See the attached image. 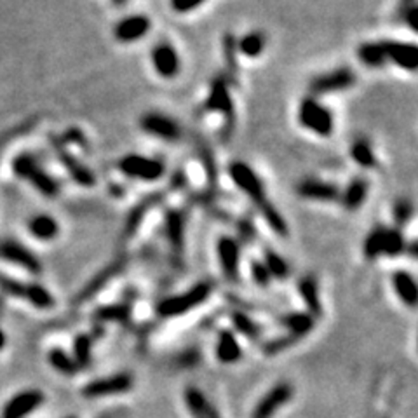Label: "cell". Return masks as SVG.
Listing matches in <instances>:
<instances>
[{"mask_svg": "<svg viewBox=\"0 0 418 418\" xmlns=\"http://www.w3.org/2000/svg\"><path fill=\"white\" fill-rule=\"evenodd\" d=\"M228 174H231L232 181L235 183V187L241 188L249 201L256 206L258 213L262 215L263 220L267 221V225L270 227V231L276 232L281 237L287 235V224L284 220L283 215L279 213V209H276V206L269 201L267 197V190L263 187V181L260 180L258 174L255 173L249 164L242 162V160H234L228 166Z\"/></svg>", "mask_w": 418, "mask_h": 418, "instance_id": "obj_1", "label": "cell"}, {"mask_svg": "<svg viewBox=\"0 0 418 418\" xmlns=\"http://www.w3.org/2000/svg\"><path fill=\"white\" fill-rule=\"evenodd\" d=\"M406 251V239L396 227H375L365 239L362 253L368 260L378 256H397Z\"/></svg>", "mask_w": 418, "mask_h": 418, "instance_id": "obj_2", "label": "cell"}, {"mask_svg": "<svg viewBox=\"0 0 418 418\" xmlns=\"http://www.w3.org/2000/svg\"><path fill=\"white\" fill-rule=\"evenodd\" d=\"M298 122L303 129L317 136H331L335 131V119L330 108L314 96H305L298 107Z\"/></svg>", "mask_w": 418, "mask_h": 418, "instance_id": "obj_3", "label": "cell"}, {"mask_svg": "<svg viewBox=\"0 0 418 418\" xmlns=\"http://www.w3.org/2000/svg\"><path fill=\"white\" fill-rule=\"evenodd\" d=\"M12 171H15L19 178L28 181L35 190H39L40 194L46 195V197L53 199L58 197V194H60V183H58L46 169L40 167V164L37 162L35 157L28 156V153H23V156L16 157L15 162H12Z\"/></svg>", "mask_w": 418, "mask_h": 418, "instance_id": "obj_4", "label": "cell"}, {"mask_svg": "<svg viewBox=\"0 0 418 418\" xmlns=\"http://www.w3.org/2000/svg\"><path fill=\"white\" fill-rule=\"evenodd\" d=\"M213 286L209 283H199L187 290L185 293L176 294V296L164 298L159 305H157V314L160 317H174L187 314V312L194 310L199 305L204 303L209 296H211Z\"/></svg>", "mask_w": 418, "mask_h": 418, "instance_id": "obj_5", "label": "cell"}, {"mask_svg": "<svg viewBox=\"0 0 418 418\" xmlns=\"http://www.w3.org/2000/svg\"><path fill=\"white\" fill-rule=\"evenodd\" d=\"M204 108L208 112H217V114H220L221 117H224L225 121L224 136L225 138H228L235 124V107H234V101H232L228 81L224 77V75H220V77H217L213 82H211V89H209V94L208 98H206Z\"/></svg>", "mask_w": 418, "mask_h": 418, "instance_id": "obj_6", "label": "cell"}, {"mask_svg": "<svg viewBox=\"0 0 418 418\" xmlns=\"http://www.w3.org/2000/svg\"><path fill=\"white\" fill-rule=\"evenodd\" d=\"M0 290L6 294L22 298V300L30 301L37 308H51L54 305V298L49 291L40 284H25L19 281L11 279V277L0 274Z\"/></svg>", "mask_w": 418, "mask_h": 418, "instance_id": "obj_7", "label": "cell"}, {"mask_svg": "<svg viewBox=\"0 0 418 418\" xmlns=\"http://www.w3.org/2000/svg\"><path fill=\"white\" fill-rule=\"evenodd\" d=\"M119 171L133 180L157 181L164 174V164L138 153H128L119 160Z\"/></svg>", "mask_w": 418, "mask_h": 418, "instance_id": "obj_8", "label": "cell"}, {"mask_svg": "<svg viewBox=\"0 0 418 418\" xmlns=\"http://www.w3.org/2000/svg\"><path fill=\"white\" fill-rule=\"evenodd\" d=\"M356 84V74L352 68L342 67L335 68V70L328 72V74L317 75L316 78H312L308 89H310V96L317 98V96L331 94V92L347 91Z\"/></svg>", "mask_w": 418, "mask_h": 418, "instance_id": "obj_9", "label": "cell"}, {"mask_svg": "<svg viewBox=\"0 0 418 418\" xmlns=\"http://www.w3.org/2000/svg\"><path fill=\"white\" fill-rule=\"evenodd\" d=\"M46 401L40 390L37 389H26L12 396L11 399L6 403L4 410L0 413V418H25L35 410H39Z\"/></svg>", "mask_w": 418, "mask_h": 418, "instance_id": "obj_10", "label": "cell"}, {"mask_svg": "<svg viewBox=\"0 0 418 418\" xmlns=\"http://www.w3.org/2000/svg\"><path fill=\"white\" fill-rule=\"evenodd\" d=\"M140 126H142L143 131L156 136V138H160L162 142L176 143L181 138L180 124L164 114H157V112L145 114L140 121Z\"/></svg>", "mask_w": 418, "mask_h": 418, "instance_id": "obj_11", "label": "cell"}, {"mask_svg": "<svg viewBox=\"0 0 418 418\" xmlns=\"http://www.w3.org/2000/svg\"><path fill=\"white\" fill-rule=\"evenodd\" d=\"M51 143H53V147H54V150L58 152V157H60L61 164H63L65 169L68 171V174L72 176V180H74L77 185H81V187H92L96 181L94 174H92L91 171H89L87 167H85L84 164L77 159V157L72 156V152L67 149V145L61 142V138H54L53 136V138H51Z\"/></svg>", "mask_w": 418, "mask_h": 418, "instance_id": "obj_12", "label": "cell"}, {"mask_svg": "<svg viewBox=\"0 0 418 418\" xmlns=\"http://www.w3.org/2000/svg\"><path fill=\"white\" fill-rule=\"evenodd\" d=\"M133 376L129 373H119V375L108 376V378L94 380L82 389V396L85 397H105L126 394L131 390Z\"/></svg>", "mask_w": 418, "mask_h": 418, "instance_id": "obj_13", "label": "cell"}, {"mask_svg": "<svg viewBox=\"0 0 418 418\" xmlns=\"http://www.w3.org/2000/svg\"><path fill=\"white\" fill-rule=\"evenodd\" d=\"M150 61L156 74L162 78H174L181 70L180 56L169 42L157 44L150 53Z\"/></svg>", "mask_w": 418, "mask_h": 418, "instance_id": "obj_14", "label": "cell"}, {"mask_svg": "<svg viewBox=\"0 0 418 418\" xmlns=\"http://www.w3.org/2000/svg\"><path fill=\"white\" fill-rule=\"evenodd\" d=\"M293 397V387L290 383H277L260 399L253 410L251 418H272L279 408H283Z\"/></svg>", "mask_w": 418, "mask_h": 418, "instance_id": "obj_15", "label": "cell"}, {"mask_svg": "<svg viewBox=\"0 0 418 418\" xmlns=\"http://www.w3.org/2000/svg\"><path fill=\"white\" fill-rule=\"evenodd\" d=\"M385 49L387 63H394L406 72H415L418 68V47L415 44L397 42V40H382Z\"/></svg>", "mask_w": 418, "mask_h": 418, "instance_id": "obj_16", "label": "cell"}, {"mask_svg": "<svg viewBox=\"0 0 418 418\" xmlns=\"http://www.w3.org/2000/svg\"><path fill=\"white\" fill-rule=\"evenodd\" d=\"M217 255L221 272L231 281L237 279L239 263H241V246H239V242L231 235H224L217 242Z\"/></svg>", "mask_w": 418, "mask_h": 418, "instance_id": "obj_17", "label": "cell"}, {"mask_svg": "<svg viewBox=\"0 0 418 418\" xmlns=\"http://www.w3.org/2000/svg\"><path fill=\"white\" fill-rule=\"evenodd\" d=\"M298 195L307 201L316 202H335L340 199V188L335 183L324 180H316V178H307L301 180L296 187Z\"/></svg>", "mask_w": 418, "mask_h": 418, "instance_id": "obj_18", "label": "cell"}, {"mask_svg": "<svg viewBox=\"0 0 418 418\" xmlns=\"http://www.w3.org/2000/svg\"><path fill=\"white\" fill-rule=\"evenodd\" d=\"M0 258L16 263V265L23 267V269L32 274L42 272V263L39 262V258L28 248H25V246L16 241L0 242Z\"/></svg>", "mask_w": 418, "mask_h": 418, "instance_id": "obj_19", "label": "cell"}, {"mask_svg": "<svg viewBox=\"0 0 418 418\" xmlns=\"http://www.w3.org/2000/svg\"><path fill=\"white\" fill-rule=\"evenodd\" d=\"M150 19L145 15H133L121 19L114 28V37L121 44H133L150 32Z\"/></svg>", "mask_w": 418, "mask_h": 418, "instance_id": "obj_20", "label": "cell"}, {"mask_svg": "<svg viewBox=\"0 0 418 418\" xmlns=\"http://www.w3.org/2000/svg\"><path fill=\"white\" fill-rule=\"evenodd\" d=\"M124 267H126V258H117V260H114L112 263H108L105 269L99 270V272L96 274V276L92 277V279L89 281L84 287H82L81 293H78V296H77V301H87V300H91L92 296H96V294H98L103 287L107 286V284L110 283L115 276H119V274L122 272Z\"/></svg>", "mask_w": 418, "mask_h": 418, "instance_id": "obj_21", "label": "cell"}, {"mask_svg": "<svg viewBox=\"0 0 418 418\" xmlns=\"http://www.w3.org/2000/svg\"><path fill=\"white\" fill-rule=\"evenodd\" d=\"M160 201H162V194H150L149 197L142 199V201L131 209V213L126 218L124 228H122V239H124V241H129V239L135 237V234L140 231L143 221H145L147 215L150 213V209L156 208Z\"/></svg>", "mask_w": 418, "mask_h": 418, "instance_id": "obj_22", "label": "cell"}, {"mask_svg": "<svg viewBox=\"0 0 418 418\" xmlns=\"http://www.w3.org/2000/svg\"><path fill=\"white\" fill-rule=\"evenodd\" d=\"M185 228H187V220H185L183 211L180 209L167 211L164 217V232H166L167 242L178 255H181L185 249Z\"/></svg>", "mask_w": 418, "mask_h": 418, "instance_id": "obj_23", "label": "cell"}, {"mask_svg": "<svg viewBox=\"0 0 418 418\" xmlns=\"http://www.w3.org/2000/svg\"><path fill=\"white\" fill-rule=\"evenodd\" d=\"M369 192V181L362 176H356L351 183L345 187L344 192H340V199L338 201L344 204L347 211H358L368 199Z\"/></svg>", "mask_w": 418, "mask_h": 418, "instance_id": "obj_24", "label": "cell"}, {"mask_svg": "<svg viewBox=\"0 0 418 418\" xmlns=\"http://www.w3.org/2000/svg\"><path fill=\"white\" fill-rule=\"evenodd\" d=\"M298 291H300V296L303 300L305 307H307V314L312 317H319L323 316V305H321V296H319V286H317V281L312 276L301 277L300 284H298Z\"/></svg>", "mask_w": 418, "mask_h": 418, "instance_id": "obj_25", "label": "cell"}, {"mask_svg": "<svg viewBox=\"0 0 418 418\" xmlns=\"http://www.w3.org/2000/svg\"><path fill=\"white\" fill-rule=\"evenodd\" d=\"M394 290H396L397 296L404 305L413 308L418 301V286L415 277L406 270H397L392 276Z\"/></svg>", "mask_w": 418, "mask_h": 418, "instance_id": "obj_26", "label": "cell"}, {"mask_svg": "<svg viewBox=\"0 0 418 418\" xmlns=\"http://www.w3.org/2000/svg\"><path fill=\"white\" fill-rule=\"evenodd\" d=\"M30 232L35 235L39 241H53L60 234V224L49 215H37L28 224Z\"/></svg>", "mask_w": 418, "mask_h": 418, "instance_id": "obj_27", "label": "cell"}, {"mask_svg": "<svg viewBox=\"0 0 418 418\" xmlns=\"http://www.w3.org/2000/svg\"><path fill=\"white\" fill-rule=\"evenodd\" d=\"M217 356L225 365H232V362L241 359V345L231 331H221L220 337H218Z\"/></svg>", "mask_w": 418, "mask_h": 418, "instance_id": "obj_28", "label": "cell"}, {"mask_svg": "<svg viewBox=\"0 0 418 418\" xmlns=\"http://www.w3.org/2000/svg\"><path fill=\"white\" fill-rule=\"evenodd\" d=\"M358 58L369 68H380L387 63L383 42H366L358 47Z\"/></svg>", "mask_w": 418, "mask_h": 418, "instance_id": "obj_29", "label": "cell"}, {"mask_svg": "<svg viewBox=\"0 0 418 418\" xmlns=\"http://www.w3.org/2000/svg\"><path fill=\"white\" fill-rule=\"evenodd\" d=\"M351 157L358 166L362 167V169H373V167L378 166V160H376L375 152H373V147L369 145L368 140L365 138H359L358 142L352 143Z\"/></svg>", "mask_w": 418, "mask_h": 418, "instance_id": "obj_30", "label": "cell"}, {"mask_svg": "<svg viewBox=\"0 0 418 418\" xmlns=\"http://www.w3.org/2000/svg\"><path fill=\"white\" fill-rule=\"evenodd\" d=\"M267 46V37L262 32H249L237 40V53L246 58H258Z\"/></svg>", "mask_w": 418, "mask_h": 418, "instance_id": "obj_31", "label": "cell"}, {"mask_svg": "<svg viewBox=\"0 0 418 418\" xmlns=\"http://www.w3.org/2000/svg\"><path fill=\"white\" fill-rule=\"evenodd\" d=\"M283 324L287 328L291 337L300 338L314 328V317L308 316V314L294 312V314H287V316L283 317Z\"/></svg>", "mask_w": 418, "mask_h": 418, "instance_id": "obj_32", "label": "cell"}, {"mask_svg": "<svg viewBox=\"0 0 418 418\" xmlns=\"http://www.w3.org/2000/svg\"><path fill=\"white\" fill-rule=\"evenodd\" d=\"M263 265L269 270L270 277L284 281L290 276V265H287L286 260H284L279 253H276L270 248H267L265 251H263Z\"/></svg>", "mask_w": 418, "mask_h": 418, "instance_id": "obj_33", "label": "cell"}, {"mask_svg": "<svg viewBox=\"0 0 418 418\" xmlns=\"http://www.w3.org/2000/svg\"><path fill=\"white\" fill-rule=\"evenodd\" d=\"M185 399H187L188 410L192 411L195 418H209L211 417V408H209L208 401L202 396L201 390L190 389L185 394Z\"/></svg>", "mask_w": 418, "mask_h": 418, "instance_id": "obj_34", "label": "cell"}, {"mask_svg": "<svg viewBox=\"0 0 418 418\" xmlns=\"http://www.w3.org/2000/svg\"><path fill=\"white\" fill-rule=\"evenodd\" d=\"M96 317L101 321H115V323L126 324L131 317V308L129 305H107L96 312Z\"/></svg>", "mask_w": 418, "mask_h": 418, "instance_id": "obj_35", "label": "cell"}, {"mask_svg": "<svg viewBox=\"0 0 418 418\" xmlns=\"http://www.w3.org/2000/svg\"><path fill=\"white\" fill-rule=\"evenodd\" d=\"M49 362L56 371L68 376L75 375L78 369V366L75 365V361L70 358V354H67V352L61 351V349H53V351L49 352Z\"/></svg>", "mask_w": 418, "mask_h": 418, "instance_id": "obj_36", "label": "cell"}, {"mask_svg": "<svg viewBox=\"0 0 418 418\" xmlns=\"http://www.w3.org/2000/svg\"><path fill=\"white\" fill-rule=\"evenodd\" d=\"M221 47H224V58L227 63L228 72L232 77L239 72V61H237V39L232 33H225L224 40H221Z\"/></svg>", "mask_w": 418, "mask_h": 418, "instance_id": "obj_37", "label": "cell"}, {"mask_svg": "<svg viewBox=\"0 0 418 418\" xmlns=\"http://www.w3.org/2000/svg\"><path fill=\"white\" fill-rule=\"evenodd\" d=\"M232 323H234L235 330L244 335V337L251 338V340H256V338L260 337L258 324H256L251 317L242 314V312H234V314H232Z\"/></svg>", "mask_w": 418, "mask_h": 418, "instance_id": "obj_38", "label": "cell"}, {"mask_svg": "<svg viewBox=\"0 0 418 418\" xmlns=\"http://www.w3.org/2000/svg\"><path fill=\"white\" fill-rule=\"evenodd\" d=\"M199 152H201V160L206 171V178H208V185L211 188H215L218 181V171H217V162H215L213 150L209 149L208 145H202Z\"/></svg>", "mask_w": 418, "mask_h": 418, "instance_id": "obj_39", "label": "cell"}, {"mask_svg": "<svg viewBox=\"0 0 418 418\" xmlns=\"http://www.w3.org/2000/svg\"><path fill=\"white\" fill-rule=\"evenodd\" d=\"M74 354L75 365L87 368L91 362V338L87 335H78L74 344Z\"/></svg>", "mask_w": 418, "mask_h": 418, "instance_id": "obj_40", "label": "cell"}, {"mask_svg": "<svg viewBox=\"0 0 418 418\" xmlns=\"http://www.w3.org/2000/svg\"><path fill=\"white\" fill-rule=\"evenodd\" d=\"M413 202L410 199H399V201L394 204V220L399 227L406 225L408 221L413 217Z\"/></svg>", "mask_w": 418, "mask_h": 418, "instance_id": "obj_41", "label": "cell"}, {"mask_svg": "<svg viewBox=\"0 0 418 418\" xmlns=\"http://www.w3.org/2000/svg\"><path fill=\"white\" fill-rule=\"evenodd\" d=\"M251 276L255 279V283L262 287H267L270 284V281H272L267 267L263 265V262H258V260H255L251 263Z\"/></svg>", "mask_w": 418, "mask_h": 418, "instance_id": "obj_42", "label": "cell"}, {"mask_svg": "<svg viewBox=\"0 0 418 418\" xmlns=\"http://www.w3.org/2000/svg\"><path fill=\"white\" fill-rule=\"evenodd\" d=\"M206 0H171V8L174 12H180V15H187V12L194 11V9L201 8Z\"/></svg>", "mask_w": 418, "mask_h": 418, "instance_id": "obj_43", "label": "cell"}, {"mask_svg": "<svg viewBox=\"0 0 418 418\" xmlns=\"http://www.w3.org/2000/svg\"><path fill=\"white\" fill-rule=\"evenodd\" d=\"M401 15H403V19L406 22V25L410 26L413 32H418V8H417V4L406 8L403 12H401Z\"/></svg>", "mask_w": 418, "mask_h": 418, "instance_id": "obj_44", "label": "cell"}, {"mask_svg": "<svg viewBox=\"0 0 418 418\" xmlns=\"http://www.w3.org/2000/svg\"><path fill=\"white\" fill-rule=\"evenodd\" d=\"M415 4V0H399V12H403L404 9L410 8V6Z\"/></svg>", "mask_w": 418, "mask_h": 418, "instance_id": "obj_45", "label": "cell"}, {"mask_svg": "<svg viewBox=\"0 0 418 418\" xmlns=\"http://www.w3.org/2000/svg\"><path fill=\"white\" fill-rule=\"evenodd\" d=\"M4 345H6V335L4 331H2V328H0V351L4 349Z\"/></svg>", "mask_w": 418, "mask_h": 418, "instance_id": "obj_46", "label": "cell"}, {"mask_svg": "<svg viewBox=\"0 0 418 418\" xmlns=\"http://www.w3.org/2000/svg\"><path fill=\"white\" fill-rule=\"evenodd\" d=\"M115 4L117 6H122V4H126V2H128V0H114Z\"/></svg>", "mask_w": 418, "mask_h": 418, "instance_id": "obj_47", "label": "cell"}, {"mask_svg": "<svg viewBox=\"0 0 418 418\" xmlns=\"http://www.w3.org/2000/svg\"><path fill=\"white\" fill-rule=\"evenodd\" d=\"M67 418H77V417H67Z\"/></svg>", "mask_w": 418, "mask_h": 418, "instance_id": "obj_48", "label": "cell"}]
</instances>
